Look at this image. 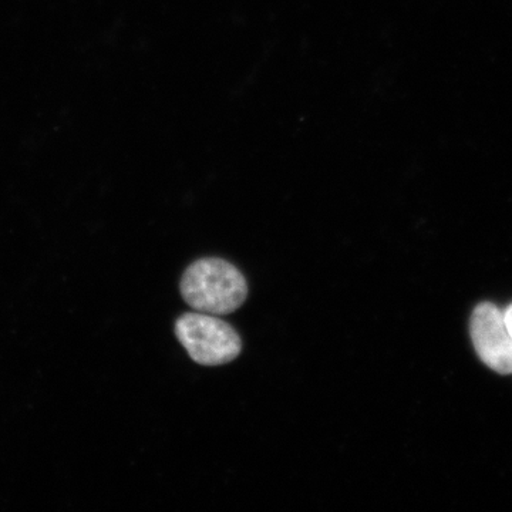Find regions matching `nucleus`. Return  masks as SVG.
Wrapping results in <instances>:
<instances>
[{
    "label": "nucleus",
    "instance_id": "nucleus-2",
    "mask_svg": "<svg viewBox=\"0 0 512 512\" xmlns=\"http://www.w3.org/2000/svg\"><path fill=\"white\" fill-rule=\"evenodd\" d=\"M175 335L198 365H227L242 350L237 330L210 313H184L175 322Z\"/></svg>",
    "mask_w": 512,
    "mask_h": 512
},
{
    "label": "nucleus",
    "instance_id": "nucleus-4",
    "mask_svg": "<svg viewBox=\"0 0 512 512\" xmlns=\"http://www.w3.org/2000/svg\"><path fill=\"white\" fill-rule=\"evenodd\" d=\"M505 326H507L508 333L512 339V305L508 306L507 311L503 313Z\"/></svg>",
    "mask_w": 512,
    "mask_h": 512
},
{
    "label": "nucleus",
    "instance_id": "nucleus-3",
    "mask_svg": "<svg viewBox=\"0 0 512 512\" xmlns=\"http://www.w3.org/2000/svg\"><path fill=\"white\" fill-rule=\"evenodd\" d=\"M471 339L485 365L501 375L512 373V339L504 315L493 303L485 302L471 316Z\"/></svg>",
    "mask_w": 512,
    "mask_h": 512
},
{
    "label": "nucleus",
    "instance_id": "nucleus-1",
    "mask_svg": "<svg viewBox=\"0 0 512 512\" xmlns=\"http://www.w3.org/2000/svg\"><path fill=\"white\" fill-rule=\"evenodd\" d=\"M181 295L195 312L229 315L247 301V279L224 259H200L184 272Z\"/></svg>",
    "mask_w": 512,
    "mask_h": 512
}]
</instances>
